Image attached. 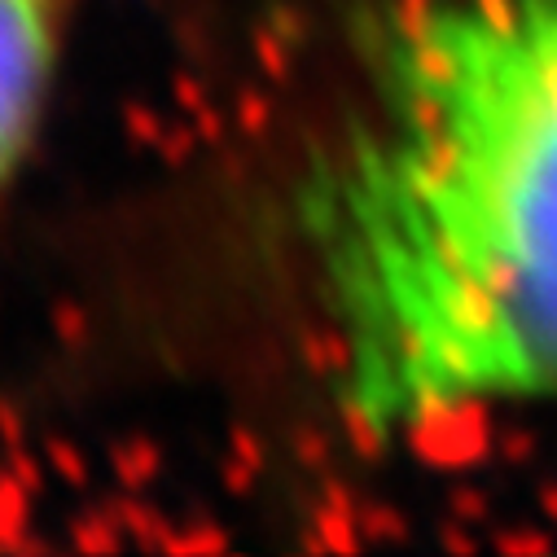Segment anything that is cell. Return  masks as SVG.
<instances>
[{"label": "cell", "instance_id": "2", "mask_svg": "<svg viewBox=\"0 0 557 557\" xmlns=\"http://www.w3.org/2000/svg\"><path fill=\"white\" fill-rule=\"evenodd\" d=\"M66 0H0V198L40 136L62 58Z\"/></svg>", "mask_w": 557, "mask_h": 557}, {"label": "cell", "instance_id": "1", "mask_svg": "<svg viewBox=\"0 0 557 557\" xmlns=\"http://www.w3.org/2000/svg\"><path fill=\"white\" fill-rule=\"evenodd\" d=\"M299 228L351 426L557 399V0H399Z\"/></svg>", "mask_w": 557, "mask_h": 557}]
</instances>
